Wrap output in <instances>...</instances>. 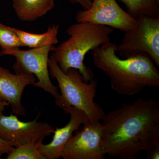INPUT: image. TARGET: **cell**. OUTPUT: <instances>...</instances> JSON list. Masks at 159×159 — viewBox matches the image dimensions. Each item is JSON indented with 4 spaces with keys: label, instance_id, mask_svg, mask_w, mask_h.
Listing matches in <instances>:
<instances>
[{
    "label": "cell",
    "instance_id": "obj_1",
    "mask_svg": "<svg viewBox=\"0 0 159 159\" xmlns=\"http://www.w3.org/2000/svg\"><path fill=\"white\" fill-rule=\"evenodd\" d=\"M102 147L105 155L134 159L142 151L159 147V102L139 98L105 115Z\"/></svg>",
    "mask_w": 159,
    "mask_h": 159
},
{
    "label": "cell",
    "instance_id": "obj_2",
    "mask_svg": "<svg viewBox=\"0 0 159 159\" xmlns=\"http://www.w3.org/2000/svg\"><path fill=\"white\" fill-rule=\"evenodd\" d=\"M117 45L106 43L93 51V63L110 78L111 87L117 93L131 96L146 87L158 88L159 71L146 54L121 59Z\"/></svg>",
    "mask_w": 159,
    "mask_h": 159
},
{
    "label": "cell",
    "instance_id": "obj_3",
    "mask_svg": "<svg viewBox=\"0 0 159 159\" xmlns=\"http://www.w3.org/2000/svg\"><path fill=\"white\" fill-rule=\"evenodd\" d=\"M66 32L70 37L54 47L51 56L64 73L70 69H76L85 82H89L93 79L94 75L84 62L85 55L110 41V36L113 29L90 23L77 22L69 26Z\"/></svg>",
    "mask_w": 159,
    "mask_h": 159
},
{
    "label": "cell",
    "instance_id": "obj_4",
    "mask_svg": "<svg viewBox=\"0 0 159 159\" xmlns=\"http://www.w3.org/2000/svg\"><path fill=\"white\" fill-rule=\"evenodd\" d=\"M48 67L52 77L57 80L60 89V97L55 100L56 105L66 111L73 107L85 113L91 122L102 121L105 116L101 107L94 102L98 82L92 80L86 82L79 71L69 69L64 73L57 62L51 56L49 58Z\"/></svg>",
    "mask_w": 159,
    "mask_h": 159
},
{
    "label": "cell",
    "instance_id": "obj_5",
    "mask_svg": "<svg viewBox=\"0 0 159 159\" xmlns=\"http://www.w3.org/2000/svg\"><path fill=\"white\" fill-rule=\"evenodd\" d=\"M136 19V25L124 32L117 52L124 58L146 54L159 67V17L143 15Z\"/></svg>",
    "mask_w": 159,
    "mask_h": 159
},
{
    "label": "cell",
    "instance_id": "obj_6",
    "mask_svg": "<svg viewBox=\"0 0 159 159\" xmlns=\"http://www.w3.org/2000/svg\"><path fill=\"white\" fill-rule=\"evenodd\" d=\"M54 46H47L29 50L16 49L7 51L3 55H11L16 58L13 68L16 74L27 73L33 74L37 78L32 85L48 92L59 99L60 94L56 86L51 81L49 72V55L53 51Z\"/></svg>",
    "mask_w": 159,
    "mask_h": 159
},
{
    "label": "cell",
    "instance_id": "obj_7",
    "mask_svg": "<svg viewBox=\"0 0 159 159\" xmlns=\"http://www.w3.org/2000/svg\"><path fill=\"white\" fill-rule=\"evenodd\" d=\"M40 114L33 121L23 122L17 116L0 115V138L12 146L33 144L37 146L54 129L47 122H38Z\"/></svg>",
    "mask_w": 159,
    "mask_h": 159
},
{
    "label": "cell",
    "instance_id": "obj_8",
    "mask_svg": "<svg viewBox=\"0 0 159 159\" xmlns=\"http://www.w3.org/2000/svg\"><path fill=\"white\" fill-rule=\"evenodd\" d=\"M88 9L80 11L77 22H87L111 27L125 32L136 25L137 20L119 6L116 0H91Z\"/></svg>",
    "mask_w": 159,
    "mask_h": 159
},
{
    "label": "cell",
    "instance_id": "obj_9",
    "mask_svg": "<svg viewBox=\"0 0 159 159\" xmlns=\"http://www.w3.org/2000/svg\"><path fill=\"white\" fill-rule=\"evenodd\" d=\"M65 145L61 157L64 159H103L102 147V124L91 122L84 124Z\"/></svg>",
    "mask_w": 159,
    "mask_h": 159
},
{
    "label": "cell",
    "instance_id": "obj_10",
    "mask_svg": "<svg viewBox=\"0 0 159 159\" xmlns=\"http://www.w3.org/2000/svg\"><path fill=\"white\" fill-rule=\"evenodd\" d=\"M35 81L33 74H13L0 66V99L9 103L13 113L24 116L26 111L21 103L23 91L27 85L33 84Z\"/></svg>",
    "mask_w": 159,
    "mask_h": 159
},
{
    "label": "cell",
    "instance_id": "obj_11",
    "mask_svg": "<svg viewBox=\"0 0 159 159\" xmlns=\"http://www.w3.org/2000/svg\"><path fill=\"white\" fill-rule=\"evenodd\" d=\"M65 112L70 115L69 123L61 128L56 127L53 133V139L49 144L45 145L42 143L36 146L40 153L46 159H58L61 157L63 149L73 135V133L78 130L81 125L90 121L85 113L73 107H69Z\"/></svg>",
    "mask_w": 159,
    "mask_h": 159
},
{
    "label": "cell",
    "instance_id": "obj_12",
    "mask_svg": "<svg viewBox=\"0 0 159 159\" xmlns=\"http://www.w3.org/2000/svg\"><path fill=\"white\" fill-rule=\"evenodd\" d=\"M54 5V0H13L12 6L19 19L32 21L47 14Z\"/></svg>",
    "mask_w": 159,
    "mask_h": 159
},
{
    "label": "cell",
    "instance_id": "obj_13",
    "mask_svg": "<svg viewBox=\"0 0 159 159\" xmlns=\"http://www.w3.org/2000/svg\"><path fill=\"white\" fill-rule=\"evenodd\" d=\"M59 26L54 25L50 26L46 32L41 34H35L12 28L17 34L23 47L30 48H37L47 46H54L58 43L57 34Z\"/></svg>",
    "mask_w": 159,
    "mask_h": 159
},
{
    "label": "cell",
    "instance_id": "obj_14",
    "mask_svg": "<svg viewBox=\"0 0 159 159\" xmlns=\"http://www.w3.org/2000/svg\"><path fill=\"white\" fill-rule=\"evenodd\" d=\"M124 4L129 14L136 19L139 16L159 17V0H118Z\"/></svg>",
    "mask_w": 159,
    "mask_h": 159
},
{
    "label": "cell",
    "instance_id": "obj_15",
    "mask_svg": "<svg viewBox=\"0 0 159 159\" xmlns=\"http://www.w3.org/2000/svg\"><path fill=\"white\" fill-rule=\"evenodd\" d=\"M22 45L12 28L0 22V55L3 56L7 51L20 49Z\"/></svg>",
    "mask_w": 159,
    "mask_h": 159
},
{
    "label": "cell",
    "instance_id": "obj_16",
    "mask_svg": "<svg viewBox=\"0 0 159 159\" xmlns=\"http://www.w3.org/2000/svg\"><path fill=\"white\" fill-rule=\"evenodd\" d=\"M7 159H46L33 144H25L16 146L8 154Z\"/></svg>",
    "mask_w": 159,
    "mask_h": 159
},
{
    "label": "cell",
    "instance_id": "obj_17",
    "mask_svg": "<svg viewBox=\"0 0 159 159\" xmlns=\"http://www.w3.org/2000/svg\"><path fill=\"white\" fill-rule=\"evenodd\" d=\"M13 146L0 138V157L3 155L8 154L13 150Z\"/></svg>",
    "mask_w": 159,
    "mask_h": 159
},
{
    "label": "cell",
    "instance_id": "obj_18",
    "mask_svg": "<svg viewBox=\"0 0 159 159\" xmlns=\"http://www.w3.org/2000/svg\"><path fill=\"white\" fill-rule=\"evenodd\" d=\"M68 1L73 3H77L79 4L82 6L84 10L89 8L92 4L91 0H68Z\"/></svg>",
    "mask_w": 159,
    "mask_h": 159
},
{
    "label": "cell",
    "instance_id": "obj_19",
    "mask_svg": "<svg viewBox=\"0 0 159 159\" xmlns=\"http://www.w3.org/2000/svg\"><path fill=\"white\" fill-rule=\"evenodd\" d=\"M147 153V158L148 159H158L159 158V147H157L151 149Z\"/></svg>",
    "mask_w": 159,
    "mask_h": 159
},
{
    "label": "cell",
    "instance_id": "obj_20",
    "mask_svg": "<svg viewBox=\"0 0 159 159\" xmlns=\"http://www.w3.org/2000/svg\"><path fill=\"white\" fill-rule=\"evenodd\" d=\"M9 106V103L6 101H4L0 99V115L2 114L3 111L5 110L6 107Z\"/></svg>",
    "mask_w": 159,
    "mask_h": 159
},
{
    "label": "cell",
    "instance_id": "obj_21",
    "mask_svg": "<svg viewBox=\"0 0 159 159\" xmlns=\"http://www.w3.org/2000/svg\"></svg>",
    "mask_w": 159,
    "mask_h": 159
}]
</instances>
